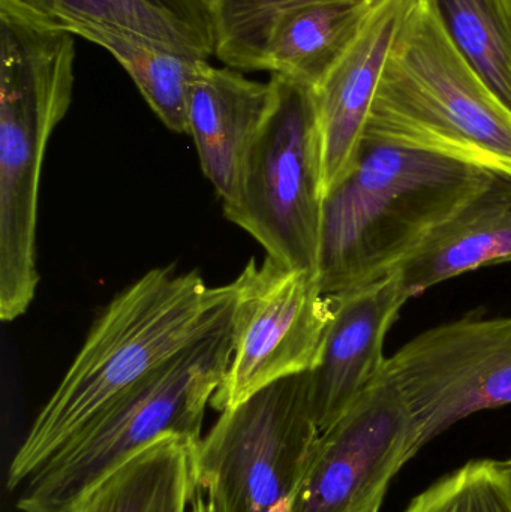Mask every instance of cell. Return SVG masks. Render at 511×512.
Returning a JSON list of instances; mask_svg holds the SVG:
<instances>
[{
	"instance_id": "obj_1",
	"label": "cell",
	"mask_w": 511,
	"mask_h": 512,
	"mask_svg": "<svg viewBox=\"0 0 511 512\" xmlns=\"http://www.w3.org/2000/svg\"><path fill=\"white\" fill-rule=\"evenodd\" d=\"M234 286H207L198 271L153 268L120 292L93 324L8 469L20 490L105 409L165 361L230 319Z\"/></svg>"
},
{
	"instance_id": "obj_2",
	"label": "cell",
	"mask_w": 511,
	"mask_h": 512,
	"mask_svg": "<svg viewBox=\"0 0 511 512\" xmlns=\"http://www.w3.org/2000/svg\"><path fill=\"white\" fill-rule=\"evenodd\" d=\"M488 174L438 153L363 141L350 173L324 198L323 294H345L398 270Z\"/></svg>"
},
{
	"instance_id": "obj_3",
	"label": "cell",
	"mask_w": 511,
	"mask_h": 512,
	"mask_svg": "<svg viewBox=\"0 0 511 512\" xmlns=\"http://www.w3.org/2000/svg\"><path fill=\"white\" fill-rule=\"evenodd\" d=\"M363 141L511 174V111L459 50L437 0H414L405 12Z\"/></svg>"
},
{
	"instance_id": "obj_4",
	"label": "cell",
	"mask_w": 511,
	"mask_h": 512,
	"mask_svg": "<svg viewBox=\"0 0 511 512\" xmlns=\"http://www.w3.org/2000/svg\"><path fill=\"white\" fill-rule=\"evenodd\" d=\"M74 35L23 15L0 18V318L26 312L38 286L36 219L48 140L74 90Z\"/></svg>"
},
{
	"instance_id": "obj_5",
	"label": "cell",
	"mask_w": 511,
	"mask_h": 512,
	"mask_svg": "<svg viewBox=\"0 0 511 512\" xmlns=\"http://www.w3.org/2000/svg\"><path fill=\"white\" fill-rule=\"evenodd\" d=\"M231 318V316H230ZM230 319L123 394L23 487L21 512H74L126 460L164 436L201 441L231 361Z\"/></svg>"
},
{
	"instance_id": "obj_6",
	"label": "cell",
	"mask_w": 511,
	"mask_h": 512,
	"mask_svg": "<svg viewBox=\"0 0 511 512\" xmlns=\"http://www.w3.org/2000/svg\"><path fill=\"white\" fill-rule=\"evenodd\" d=\"M273 105L252 146L228 221L287 267L318 273L323 150L311 87L272 74Z\"/></svg>"
},
{
	"instance_id": "obj_7",
	"label": "cell",
	"mask_w": 511,
	"mask_h": 512,
	"mask_svg": "<svg viewBox=\"0 0 511 512\" xmlns=\"http://www.w3.org/2000/svg\"><path fill=\"white\" fill-rule=\"evenodd\" d=\"M309 372L221 412L195 451L198 486L222 512H270L293 499L320 439Z\"/></svg>"
},
{
	"instance_id": "obj_8",
	"label": "cell",
	"mask_w": 511,
	"mask_h": 512,
	"mask_svg": "<svg viewBox=\"0 0 511 512\" xmlns=\"http://www.w3.org/2000/svg\"><path fill=\"white\" fill-rule=\"evenodd\" d=\"M230 366L213 396L219 412L317 364L332 310L318 277L267 255L249 259L233 282Z\"/></svg>"
},
{
	"instance_id": "obj_9",
	"label": "cell",
	"mask_w": 511,
	"mask_h": 512,
	"mask_svg": "<svg viewBox=\"0 0 511 512\" xmlns=\"http://www.w3.org/2000/svg\"><path fill=\"white\" fill-rule=\"evenodd\" d=\"M420 448L477 412L511 405V316L476 312L423 331L384 364Z\"/></svg>"
},
{
	"instance_id": "obj_10",
	"label": "cell",
	"mask_w": 511,
	"mask_h": 512,
	"mask_svg": "<svg viewBox=\"0 0 511 512\" xmlns=\"http://www.w3.org/2000/svg\"><path fill=\"white\" fill-rule=\"evenodd\" d=\"M420 450L404 396L381 375L321 433L290 512H360L383 504L390 481Z\"/></svg>"
},
{
	"instance_id": "obj_11",
	"label": "cell",
	"mask_w": 511,
	"mask_h": 512,
	"mask_svg": "<svg viewBox=\"0 0 511 512\" xmlns=\"http://www.w3.org/2000/svg\"><path fill=\"white\" fill-rule=\"evenodd\" d=\"M329 327L309 372L311 402L320 433L332 427L383 375L384 342L410 292L401 274L345 294L330 295Z\"/></svg>"
},
{
	"instance_id": "obj_12",
	"label": "cell",
	"mask_w": 511,
	"mask_h": 512,
	"mask_svg": "<svg viewBox=\"0 0 511 512\" xmlns=\"http://www.w3.org/2000/svg\"><path fill=\"white\" fill-rule=\"evenodd\" d=\"M413 2L368 0L350 44L312 89L323 150L326 195L356 164L387 53Z\"/></svg>"
},
{
	"instance_id": "obj_13",
	"label": "cell",
	"mask_w": 511,
	"mask_h": 512,
	"mask_svg": "<svg viewBox=\"0 0 511 512\" xmlns=\"http://www.w3.org/2000/svg\"><path fill=\"white\" fill-rule=\"evenodd\" d=\"M273 84L258 83L231 69L201 66L188 98V134L204 176L224 209L236 206L252 146L273 105Z\"/></svg>"
},
{
	"instance_id": "obj_14",
	"label": "cell",
	"mask_w": 511,
	"mask_h": 512,
	"mask_svg": "<svg viewBox=\"0 0 511 512\" xmlns=\"http://www.w3.org/2000/svg\"><path fill=\"white\" fill-rule=\"evenodd\" d=\"M511 262V174L488 179L398 268L411 298L488 265Z\"/></svg>"
},
{
	"instance_id": "obj_15",
	"label": "cell",
	"mask_w": 511,
	"mask_h": 512,
	"mask_svg": "<svg viewBox=\"0 0 511 512\" xmlns=\"http://www.w3.org/2000/svg\"><path fill=\"white\" fill-rule=\"evenodd\" d=\"M21 14L71 33L81 26L126 30L186 56L216 53L209 0H0Z\"/></svg>"
},
{
	"instance_id": "obj_16",
	"label": "cell",
	"mask_w": 511,
	"mask_h": 512,
	"mask_svg": "<svg viewBox=\"0 0 511 512\" xmlns=\"http://www.w3.org/2000/svg\"><path fill=\"white\" fill-rule=\"evenodd\" d=\"M198 442L168 435L126 460L74 512H186L198 490Z\"/></svg>"
},
{
	"instance_id": "obj_17",
	"label": "cell",
	"mask_w": 511,
	"mask_h": 512,
	"mask_svg": "<svg viewBox=\"0 0 511 512\" xmlns=\"http://www.w3.org/2000/svg\"><path fill=\"white\" fill-rule=\"evenodd\" d=\"M368 0H335L291 9L273 24L261 71L314 89L347 48Z\"/></svg>"
},
{
	"instance_id": "obj_18",
	"label": "cell",
	"mask_w": 511,
	"mask_h": 512,
	"mask_svg": "<svg viewBox=\"0 0 511 512\" xmlns=\"http://www.w3.org/2000/svg\"><path fill=\"white\" fill-rule=\"evenodd\" d=\"M71 33L107 50L128 72L161 122L171 131L188 134L189 90L207 60L111 27L81 26Z\"/></svg>"
},
{
	"instance_id": "obj_19",
	"label": "cell",
	"mask_w": 511,
	"mask_h": 512,
	"mask_svg": "<svg viewBox=\"0 0 511 512\" xmlns=\"http://www.w3.org/2000/svg\"><path fill=\"white\" fill-rule=\"evenodd\" d=\"M459 50L511 111V0H437Z\"/></svg>"
},
{
	"instance_id": "obj_20",
	"label": "cell",
	"mask_w": 511,
	"mask_h": 512,
	"mask_svg": "<svg viewBox=\"0 0 511 512\" xmlns=\"http://www.w3.org/2000/svg\"><path fill=\"white\" fill-rule=\"evenodd\" d=\"M335 0H221L216 6V59L231 69L261 71L275 21L285 12Z\"/></svg>"
},
{
	"instance_id": "obj_21",
	"label": "cell",
	"mask_w": 511,
	"mask_h": 512,
	"mask_svg": "<svg viewBox=\"0 0 511 512\" xmlns=\"http://www.w3.org/2000/svg\"><path fill=\"white\" fill-rule=\"evenodd\" d=\"M404 512H511V486L497 460H474L432 484Z\"/></svg>"
},
{
	"instance_id": "obj_22",
	"label": "cell",
	"mask_w": 511,
	"mask_h": 512,
	"mask_svg": "<svg viewBox=\"0 0 511 512\" xmlns=\"http://www.w3.org/2000/svg\"><path fill=\"white\" fill-rule=\"evenodd\" d=\"M291 508V499H288V501L281 502V504L276 505L275 508H273L270 512H290Z\"/></svg>"
},
{
	"instance_id": "obj_23",
	"label": "cell",
	"mask_w": 511,
	"mask_h": 512,
	"mask_svg": "<svg viewBox=\"0 0 511 512\" xmlns=\"http://www.w3.org/2000/svg\"><path fill=\"white\" fill-rule=\"evenodd\" d=\"M501 465H503L504 472H506L507 478H509L511 486V459L501 460Z\"/></svg>"
},
{
	"instance_id": "obj_24",
	"label": "cell",
	"mask_w": 511,
	"mask_h": 512,
	"mask_svg": "<svg viewBox=\"0 0 511 512\" xmlns=\"http://www.w3.org/2000/svg\"><path fill=\"white\" fill-rule=\"evenodd\" d=\"M381 504L372 505V507L366 508V510L360 512H380Z\"/></svg>"
},
{
	"instance_id": "obj_25",
	"label": "cell",
	"mask_w": 511,
	"mask_h": 512,
	"mask_svg": "<svg viewBox=\"0 0 511 512\" xmlns=\"http://www.w3.org/2000/svg\"><path fill=\"white\" fill-rule=\"evenodd\" d=\"M210 5L213 6V8L216 9V6H218V3L221 2V0H209Z\"/></svg>"
}]
</instances>
